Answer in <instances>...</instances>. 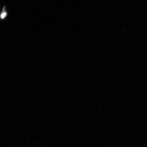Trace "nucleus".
Listing matches in <instances>:
<instances>
[{
	"label": "nucleus",
	"mask_w": 147,
	"mask_h": 147,
	"mask_svg": "<svg viewBox=\"0 0 147 147\" xmlns=\"http://www.w3.org/2000/svg\"><path fill=\"white\" fill-rule=\"evenodd\" d=\"M8 14L7 12L5 10V6L3 7L1 14H0V19L1 20H4L7 17Z\"/></svg>",
	"instance_id": "obj_1"
}]
</instances>
